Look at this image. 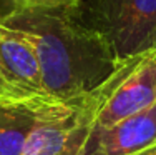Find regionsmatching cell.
Here are the masks:
<instances>
[{
	"instance_id": "3957f363",
	"label": "cell",
	"mask_w": 156,
	"mask_h": 155,
	"mask_svg": "<svg viewBox=\"0 0 156 155\" xmlns=\"http://www.w3.org/2000/svg\"><path fill=\"white\" fill-rule=\"evenodd\" d=\"M98 88L73 100H51L40 107L22 155H81L95 127Z\"/></svg>"
},
{
	"instance_id": "5b68a950",
	"label": "cell",
	"mask_w": 156,
	"mask_h": 155,
	"mask_svg": "<svg viewBox=\"0 0 156 155\" xmlns=\"http://www.w3.org/2000/svg\"><path fill=\"white\" fill-rule=\"evenodd\" d=\"M51 100L32 47L20 34L0 24V103L42 107Z\"/></svg>"
},
{
	"instance_id": "7a4b0ae2",
	"label": "cell",
	"mask_w": 156,
	"mask_h": 155,
	"mask_svg": "<svg viewBox=\"0 0 156 155\" xmlns=\"http://www.w3.org/2000/svg\"><path fill=\"white\" fill-rule=\"evenodd\" d=\"M76 12L118 64L156 52V0H80Z\"/></svg>"
},
{
	"instance_id": "6da1fadb",
	"label": "cell",
	"mask_w": 156,
	"mask_h": 155,
	"mask_svg": "<svg viewBox=\"0 0 156 155\" xmlns=\"http://www.w3.org/2000/svg\"><path fill=\"white\" fill-rule=\"evenodd\" d=\"M0 24L28 42L53 100L85 97L120 67L108 43L81 22L76 5L9 12L0 15Z\"/></svg>"
},
{
	"instance_id": "8992f818",
	"label": "cell",
	"mask_w": 156,
	"mask_h": 155,
	"mask_svg": "<svg viewBox=\"0 0 156 155\" xmlns=\"http://www.w3.org/2000/svg\"><path fill=\"white\" fill-rule=\"evenodd\" d=\"M151 145H156V105L111 127H93L81 155H133Z\"/></svg>"
},
{
	"instance_id": "277c9868",
	"label": "cell",
	"mask_w": 156,
	"mask_h": 155,
	"mask_svg": "<svg viewBox=\"0 0 156 155\" xmlns=\"http://www.w3.org/2000/svg\"><path fill=\"white\" fill-rule=\"evenodd\" d=\"M100 103L96 128H106L156 105V52L120 64L115 73L98 87Z\"/></svg>"
},
{
	"instance_id": "52a82bcc",
	"label": "cell",
	"mask_w": 156,
	"mask_h": 155,
	"mask_svg": "<svg viewBox=\"0 0 156 155\" xmlns=\"http://www.w3.org/2000/svg\"><path fill=\"white\" fill-rule=\"evenodd\" d=\"M38 109L0 103V155H22Z\"/></svg>"
},
{
	"instance_id": "ba28073f",
	"label": "cell",
	"mask_w": 156,
	"mask_h": 155,
	"mask_svg": "<svg viewBox=\"0 0 156 155\" xmlns=\"http://www.w3.org/2000/svg\"><path fill=\"white\" fill-rule=\"evenodd\" d=\"M80 0H0V15L17 10H38V9H62L75 7Z\"/></svg>"
},
{
	"instance_id": "9c48e42d",
	"label": "cell",
	"mask_w": 156,
	"mask_h": 155,
	"mask_svg": "<svg viewBox=\"0 0 156 155\" xmlns=\"http://www.w3.org/2000/svg\"><path fill=\"white\" fill-rule=\"evenodd\" d=\"M133 155H156V145H151V147H148V149L141 150L138 153H133Z\"/></svg>"
}]
</instances>
